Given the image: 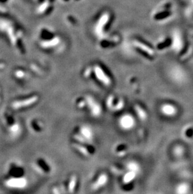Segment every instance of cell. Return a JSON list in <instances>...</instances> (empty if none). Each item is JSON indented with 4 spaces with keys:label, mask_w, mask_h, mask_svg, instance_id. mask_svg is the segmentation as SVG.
Listing matches in <instances>:
<instances>
[{
    "label": "cell",
    "mask_w": 193,
    "mask_h": 194,
    "mask_svg": "<svg viewBox=\"0 0 193 194\" xmlns=\"http://www.w3.org/2000/svg\"><path fill=\"white\" fill-rule=\"evenodd\" d=\"M39 100V96L37 95H35L30 97L24 100L16 101L12 103L11 106L13 109H18L21 108H25L27 107L31 106L38 102Z\"/></svg>",
    "instance_id": "cell-1"
},
{
    "label": "cell",
    "mask_w": 193,
    "mask_h": 194,
    "mask_svg": "<svg viewBox=\"0 0 193 194\" xmlns=\"http://www.w3.org/2000/svg\"><path fill=\"white\" fill-rule=\"evenodd\" d=\"M9 174L11 176L14 177H20L25 174L24 168L16 165H11L10 168Z\"/></svg>",
    "instance_id": "cell-2"
},
{
    "label": "cell",
    "mask_w": 193,
    "mask_h": 194,
    "mask_svg": "<svg viewBox=\"0 0 193 194\" xmlns=\"http://www.w3.org/2000/svg\"><path fill=\"white\" fill-rule=\"evenodd\" d=\"M32 128L37 133H40L43 130V124L38 119H33L31 122Z\"/></svg>",
    "instance_id": "cell-3"
},
{
    "label": "cell",
    "mask_w": 193,
    "mask_h": 194,
    "mask_svg": "<svg viewBox=\"0 0 193 194\" xmlns=\"http://www.w3.org/2000/svg\"><path fill=\"white\" fill-rule=\"evenodd\" d=\"M120 124L123 128H130L134 125V120L129 116H126L122 118L121 121H120Z\"/></svg>",
    "instance_id": "cell-4"
},
{
    "label": "cell",
    "mask_w": 193,
    "mask_h": 194,
    "mask_svg": "<svg viewBox=\"0 0 193 194\" xmlns=\"http://www.w3.org/2000/svg\"><path fill=\"white\" fill-rule=\"evenodd\" d=\"M36 163L42 169V170L45 173H49L50 172V168L42 158H38L36 160Z\"/></svg>",
    "instance_id": "cell-5"
},
{
    "label": "cell",
    "mask_w": 193,
    "mask_h": 194,
    "mask_svg": "<svg viewBox=\"0 0 193 194\" xmlns=\"http://www.w3.org/2000/svg\"><path fill=\"white\" fill-rule=\"evenodd\" d=\"M162 110L164 113L167 114V115H171V114H172V113L174 114L175 112V110H174L173 106H171L170 105L164 106L163 108H162Z\"/></svg>",
    "instance_id": "cell-6"
},
{
    "label": "cell",
    "mask_w": 193,
    "mask_h": 194,
    "mask_svg": "<svg viewBox=\"0 0 193 194\" xmlns=\"http://www.w3.org/2000/svg\"><path fill=\"white\" fill-rule=\"evenodd\" d=\"M5 119L6 121V123H8V125L12 126L14 125L15 120L14 117L12 115H11L10 114L6 113V114H5Z\"/></svg>",
    "instance_id": "cell-7"
},
{
    "label": "cell",
    "mask_w": 193,
    "mask_h": 194,
    "mask_svg": "<svg viewBox=\"0 0 193 194\" xmlns=\"http://www.w3.org/2000/svg\"><path fill=\"white\" fill-rule=\"evenodd\" d=\"M75 182H76V179L75 178H73L71 179L70 183H69V190L70 192H72L74 190L75 188Z\"/></svg>",
    "instance_id": "cell-8"
},
{
    "label": "cell",
    "mask_w": 193,
    "mask_h": 194,
    "mask_svg": "<svg viewBox=\"0 0 193 194\" xmlns=\"http://www.w3.org/2000/svg\"><path fill=\"white\" fill-rule=\"evenodd\" d=\"M0 101H1V98H0Z\"/></svg>",
    "instance_id": "cell-9"
}]
</instances>
